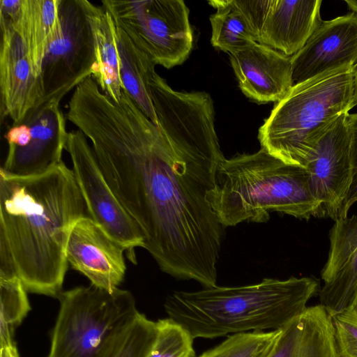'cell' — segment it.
<instances>
[{"label":"cell","mask_w":357,"mask_h":357,"mask_svg":"<svg viewBox=\"0 0 357 357\" xmlns=\"http://www.w3.org/2000/svg\"><path fill=\"white\" fill-rule=\"evenodd\" d=\"M74 125L91 141L108 185L139 229L160 270L216 285L223 227L207 201L223 155L178 151L123 90L100 96Z\"/></svg>","instance_id":"1"},{"label":"cell","mask_w":357,"mask_h":357,"mask_svg":"<svg viewBox=\"0 0 357 357\" xmlns=\"http://www.w3.org/2000/svg\"><path fill=\"white\" fill-rule=\"evenodd\" d=\"M85 216L84 199L63 161L33 176L0 171V277L17 276L28 292L58 298L68 236Z\"/></svg>","instance_id":"2"},{"label":"cell","mask_w":357,"mask_h":357,"mask_svg":"<svg viewBox=\"0 0 357 357\" xmlns=\"http://www.w3.org/2000/svg\"><path fill=\"white\" fill-rule=\"evenodd\" d=\"M317 287L312 278H264L249 285L175 291L164 307L194 340L213 339L280 330L306 310Z\"/></svg>","instance_id":"3"},{"label":"cell","mask_w":357,"mask_h":357,"mask_svg":"<svg viewBox=\"0 0 357 357\" xmlns=\"http://www.w3.org/2000/svg\"><path fill=\"white\" fill-rule=\"evenodd\" d=\"M207 201L223 227L265 222L272 212L308 220L318 218L319 209L305 169L286 164L261 148L225 158Z\"/></svg>","instance_id":"4"},{"label":"cell","mask_w":357,"mask_h":357,"mask_svg":"<svg viewBox=\"0 0 357 357\" xmlns=\"http://www.w3.org/2000/svg\"><path fill=\"white\" fill-rule=\"evenodd\" d=\"M354 106L353 68L296 83L259 128L261 148L286 164L303 168L317 143Z\"/></svg>","instance_id":"5"},{"label":"cell","mask_w":357,"mask_h":357,"mask_svg":"<svg viewBox=\"0 0 357 357\" xmlns=\"http://www.w3.org/2000/svg\"><path fill=\"white\" fill-rule=\"evenodd\" d=\"M47 357H94L111 335L138 310L132 294L91 284L62 291Z\"/></svg>","instance_id":"6"},{"label":"cell","mask_w":357,"mask_h":357,"mask_svg":"<svg viewBox=\"0 0 357 357\" xmlns=\"http://www.w3.org/2000/svg\"><path fill=\"white\" fill-rule=\"evenodd\" d=\"M102 6L155 65L182 64L193 47L189 9L182 0H102Z\"/></svg>","instance_id":"7"},{"label":"cell","mask_w":357,"mask_h":357,"mask_svg":"<svg viewBox=\"0 0 357 357\" xmlns=\"http://www.w3.org/2000/svg\"><path fill=\"white\" fill-rule=\"evenodd\" d=\"M59 17L61 30L48 47L40 77L43 102H61L92 75L93 38L82 0H60Z\"/></svg>","instance_id":"8"},{"label":"cell","mask_w":357,"mask_h":357,"mask_svg":"<svg viewBox=\"0 0 357 357\" xmlns=\"http://www.w3.org/2000/svg\"><path fill=\"white\" fill-rule=\"evenodd\" d=\"M65 150L70 155L89 217L126 249L132 263L137 264L135 248H144L143 236L108 185L87 137L79 130L69 132Z\"/></svg>","instance_id":"9"},{"label":"cell","mask_w":357,"mask_h":357,"mask_svg":"<svg viewBox=\"0 0 357 357\" xmlns=\"http://www.w3.org/2000/svg\"><path fill=\"white\" fill-rule=\"evenodd\" d=\"M349 113L342 115L309 153L304 164L318 218H338L352 181Z\"/></svg>","instance_id":"10"},{"label":"cell","mask_w":357,"mask_h":357,"mask_svg":"<svg viewBox=\"0 0 357 357\" xmlns=\"http://www.w3.org/2000/svg\"><path fill=\"white\" fill-rule=\"evenodd\" d=\"M29 129L25 146L8 149L0 171L16 176L43 174L60 163L68 132L60 102H43L23 120Z\"/></svg>","instance_id":"11"},{"label":"cell","mask_w":357,"mask_h":357,"mask_svg":"<svg viewBox=\"0 0 357 357\" xmlns=\"http://www.w3.org/2000/svg\"><path fill=\"white\" fill-rule=\"evenodd\" d=\"M124 252L126 249L89 216L74 224L66 246L71 267L86 277L91 285L107 291L118 289L124 279Z\"/></svg>","instance_id":"12"},{"label":"cell","mask_w":357,"mask_h":357,"mask_svg":"<svg viewBox=\"0 0 357 357\" xmlns=\"http://www.w3.org/2000/svg\"><path fill=\"white\" fill-rule=\"evenodd\" d=\"M294 84L357 63V13L322 21L291 56Z\"/></svg>","instance_id":"13"},{"label":"cell","mask_w":357,"mask_h":357,"mask_svg":"<svg viewBox=\"0 0 357 357\" xmlns=\"http://www.w3.org/2000/svg\"><path fill=\"white\" fill-rule=\"evenodd\" d=\"M0 26L1 119L9 117L16 125L43 102V90L21 36L1 16Z\"/></svg>","instance_id":"14"},{"label":"cell","mask_w":357,"mask_h":357,"mask_svg":"<svg viewBox=\"0 0 357 357\" xmlns=\"http://www.w3.org/2000/svg\"><path fill=\"white\" fill-rule=\"evenodd\" d=\"M334 221L319 294L320 305L331 317L349 309L357 287V215Z\"/></svg>","instance_id":"15"},{"label":"cell","mask_w":357,"mask_h":357,"mask_svg":"<svg viewBox=\"0 0 357 357\" xmlns=\"http://www.w3.org/2000/svg\"><path fill=\"white\" fill-rule=\"evenodd\" d=\"M229 55L241 90L257 103L278 102L294 86L291 56L258 42Z\"/></svg>","instance_id":"16"},{"label":"cell","mask_w":357,"mask_h":357,"mask_svg":"<svg viewBox=\"0 0 357 357\" xmlns=\"http://www.w3.org/2000/svg\"><path fill=\"white\" fill-rule=\"evenodd\" d=\"M59 3L60 0L0 1V16L21 36L38 78L48 47L61 30Z\"/></svg>","instance_id":"17"},{"label":"cell","mask_w":357,"mask_h":357,"mask_svg":"<svg viewBox=\"0 0 357 357\" xmlns=\"http://www.w3.org/2000/svg\"><path fill=\"white\" fill-rule=\"evenodd\" d=\"M321 0H272L258 43L291 56L321 23Z\"/></svg>","instance_id":"18"},{"label":"cell","mask_w":357,"mask_h":357,"mask_svg":"<svg viewBox=\"0 0 357 357\" xmlns=\"http://www.w3.org/2000/svg\"><path fill=\"white\" fill-rule=\"evenodd\" d=\"M266 357H339L331 317L320 304L307 307L280 329Z\"/></svg>","instance_id":"19"},{"label":"cell","mask_w":357,"mask_h":357,"mask_svg":"<svg viewBox=\"0 0 357 357\" xmlns=\"http://www.w3.org/2000/svg\"><path fill=\"white\" fill-rule=\"evenodd\" d=\"M82 3L91 30L94 63L91 76L103 93L118 101L122 93L116 25L110 13L89 1Z\"/></svg>","instance_id":"20"},{"label":"cell","mask_w":357,"mask_h":357,"mask_svg":"<svg viewBox=\"0 0 357 357\" xmlns=\"http://www.w3.org/2000/svg\"><path fill=\"white\" fill-rule=\"evenodd\" d=\"M116 33L122 87L142 112L157 125L151 91V80L156 73L155 63L116 25Z\"/></svg>","instance_id":"21"},{"label":"cell","mask_w":357,"mask_h":357,"mask_svg":"<svg viewBox=\"0 0 357 357\" xmlns=\"http://www.w3.org/2000/svg\"><path fill=\"white\" fill-rule=\"evenodd\" d=\"M208 3L216 9L209 18L213 47L231 54L252 42H258L235 0H213Z\"/></svg>","instance_id":"22"},{"label":"cell","mask_w":357,"mask_h":357,"mask_svg":"<svg viewBox=\"0 0 357 357\" xmlns=\"http://www.w3.org/2000/svg\"><path fill=\"white\" fill-rule=\"evenodd\" d=\"M157 334V321L137 311L111 335L94 357H147Z\"/></svg>","instance_id":"23"},{"label":"cell","mask_w":357,"mask_h":357,"mask_svg":"<svg viewBox=\"0 0 357 357\" xmlns=\"http://www.w3.org/2000/svg\"><path fill=\"white\" fill-rule=\"evenodd\" d=\"M26 292L17 276L0 277L1 344L13 342V330L22 323L31 310Z\"/></svg>","instance_id":"24"},{"label":"cell","mask_w":357,"mask_h":357,"mask_svg":"<svg viewBox=\"0 0 357 357\" xmlns=\"http://www.w3.org/2000/svg\"><path fill=\"white\" fill-rule=\"evenodd\" d=\"M280 329L238 333L199 357H266Z\"/></svg>","instance_id":"25"},{"label":"cell","mask_w":357,"mask_h":357,"mask_svg":"<svg viewBox=\"0 0 357 357\" xmlns=\"http://www.w3.org/2000/svg\"><path fill=\"white\" fill-rule=\"evenodd\" d=\"M158 334L147 357H195L194 339L169 318L157 321Z\"/></svg>","instance_id":"26"},{"label":"cell","mask_w":357,"mask_h":357,"mask_svg":"<svg viewBox=\"0 0 357 357\" xmlns=\"http://www.w3.org/2000/svg\"><path fill=\"white\" fill-rule=\"evenodd\" d=\"M339 357H357V314L351 310L331 317Z\"/></svg>","instance_id":"27"},{"label":"cell","mask_w":357,"mask_h":357,"mask_svg":"<svg viewBox=\"0 0 357 357\" xmlns=\"http://www.w3.org/2000/svg\"><path fill=\"white\" fill-rule=\"evenodd\" d=\"M235 2L246 17L259 41L272 0H235Z\"/></svg>","instance_id":"28"},{"label":"cell","mask_w":357,"mask_h":357,"mask_svg":"<svg viewBox=\"0 0 357 357\" xmlns=\"http://www.w3.org/2000/svg\"><path fill=\"white\" fill-rule=\"evenodd\" d=\"M351 138V155L352 162V181L339 218L347 216L351 206L357 202V113L348 114Z\"/></svg>","instance_id":"29"},{"label":"cell","mask_w":357,"mask_h":357,"mask_svg":"<svg viewBox=\"0 0 357 357\" xmlns=\"http://www.w3.org/2000/svg\"><path fill=\"white\" fill-rule=\"evenodd\" d=\"M0 357H20L15 342L1 346Z\"/></svg>","instance_id":"30"},{"label":"cell","mask_w":357,"mask_h":357,"mask_svg":"<svg viewBox=\"0 0 357 357\" xmlns=\"http://www.w3.org/2000/svg\"><path fill=\"white\" fill-rule=\"evenodd\" d=\"M354 77V104L357 105V63L353 67Z\"/></svg>","instance_id":"31"},{"label":"cell","mask_w":357,"mask_h":357,"mask_svg":"<svg viewBox=\"0 0 357 357\" xmlns=\"http://www.w3.org/2000/svg\"><path fill=\"white\" fill-rule=\"evenodd\" d=\"M345 3L352 12L357 13V0H346Z\"/></svg>","instance_id":"32"},{"label":"cell","mask_w":357,"mask_h":357,"mask_svg":"<svg viewBox=\"0 0 357 357\" xmlns=\"http://www.w3.org/2000/svg\"><path fill=\"white\" fill-rule=\"evenodd\" d=\"M349 310H352L354 313H356L357 314V287H356L354 297L352 303L349 307Z\"/></svg>","instance_id":"33"}]
</instances>
